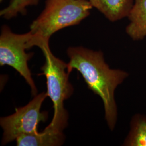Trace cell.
<instances>
[{
    "label": "cell",
    "instance_id": "7a4b0ae2",
    "mask_svg": "<svg viewBox=\"0 0 146 146\" xmlns=\"http://www.w3.org/2000/svg\"><path fill=\"white\" fill-rule=\"evenodd\" d=\"M33 47H39L45 58L41 70L47 79L48 96L52 100L54 109V116L47 127L54 131L63 132L68 125V114L64 107V101L73 93L72 85L69 82L68 63L56 58L49 47V40L33 37Z\"/></svg>",
    "mask_w": 146,
    "mask_h": 146
},
{
    "label": "cell",
    "instance_id": "8992f818",
    "mask_svg": "<svg viewBox=\"0 0 146 146\" xmlns=\"http://www.w3.org/2000/svg\"><path fill=\"white\" fill-rule=\"evenodd\" d=\"M64 140L63 132L54 131L47 127L41 133L37 131L22 135L16 141L17 146H58L62 145Z\"/></svg>",
    "mask_w": 146,
    "mask_h": 146
},
{
    "label": "cell",
    "instance_id": "6da1fadb",
    "mask_svg": "<svg viewBox=\"0 0 146 146\" xmlns=\"http://www.w3.org/2000/svg\"><path fill=\"white\" fill-rule=\"evenodd\" d=\"M67 70L76 69L81 74L89 89L101 98L104 104L105 119L113 131L117 120L115 90L129 75L125 71L110 69L105 62L103 53L82 47H69Z\"/></svg>",
    "mask_w": 146,
    "mask_h": 146
},
{
    "label": "cell",
    "instance_id": "30bf717a",
    "mask_svg": "<svg viewBox=\"0 0 146 146\" xmlns=\"http://www.w3.org/2000/svg\"><path fill=\"white\" fill-rule=\"evenodd\" d=\"M38 1L39 0H11L8 5L1 11L0 15L6 19H10L19 14L25 15L28 7L37 5Z\"/></svg>",
    "mask_w": 146,
    "mask_h": 146
},
{
    "label": "cell",
    "instance_id": "52a82bcc",
    "mask_svg": "<svg viewBox=\"0 0 146 146\" xmlns=\"http://www.w3.org/2000/svg\"><path fill=\"white\" fill-rule=\"evenodd\" d=\"M93 7L111 22L128 17L133 5V0H88Z\"/></svg>",
    "mask_w": 146,
    "mask_h": 146
},
{
    "label": "cell",
    "instance_id": "3957f363",
    "mask_svg": "<svg viewBox=\"0 0 146 146\" xmlns=\"http://www.w3.org/2000/svg\"><path fill=\"white\" fill-rule=\"evenodd\" d=\"M92 8L88 0H46L30 31L35 37L49 40L58 31L79 24L90 15Z\"/></svg>",
    "mask_w": 146,
    "mask_h": 146
},
{
    "label": "cell",
    "instance_id": "277c9868",
    "mask_svg": "<svg viewBox=\"0 0 146 146\" xmlns=\"http://www.w3.org/2000/svg\"><path fill=\"white\" fill-rule=\"evenodd\" d=\"M31 36L30 31L18 34L14 33L8 26L2 27L0 35V66L7 65L15 69L29 85L31 94L35 96L38 90L28 65L33 53L26 52V49H30L28 43Z\"/></svg>",
    "mask_w": 146,
    "mask_h": 146
},
{
    "label": "cell",
    "instance_id": "ba28073f",
    "mask_svg": "<svg viewBox=\"0 0 146 146\" xmlns=\"http://www.w3.org/2000/svg\"><path fill=\"white\" fill-rule=\"evenodd\" d=\"M128 17V35L134 41L143 40L146 36V0H135Z\"/></svg>",
    "mask_w": 146,
    "mask_h": 146
},
{
    "label": "cell",
    "instance_id": "5b68a950",
    "mask_svg": "<svg viewBox=\"0 0 146 146\" xmlns=\"http://www.w3.org/2000/svg\"><path fill=\"white\" fill-rule=\"evenodd\" d=\"M47 96L46 92L36 95L27 105L16 108L13 114L1 118L0 125L3 130L2 145L16 140L22 135L38 131V124L46 121L48 117V112L41 111Z\"/></svg>",
    "mask_w": 146,
    "mask_h": 146
},
{
    "label": "cell",
    "instance_id": "9c48e42d",
    "mask_svg": "<svg viewBox=\"0 0 146 146\" xmlns=\"http://www.w3.org/2000/svg\"><path fill=\"white\" fill-rule=\"evenodd\" d=\"M125 146H146V116L136 115L132 119L131 130Z\"/></svg>",
    "mask_w": 146,
    "mask_h": 146
}]
</instances>
